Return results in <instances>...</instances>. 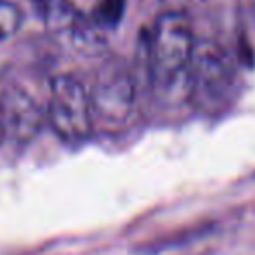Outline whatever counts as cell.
<instances>
[{
    "label": "cell",
    "mask_w": 255,
    "mask_h": 255,
    "mask_svg": "<svg viewBox=\"0 0 255 255\" xmlns=\"http://www.w3.org/2000/svg\"><path fill=\"white\" fill-rule=\"evenodd\" d=\"M196 40L189 17L181 10H168L154 19L148 35V68L156 87L184 92L189 98V68Z\"/></svg>",
    "instance_id": "cell-1"
},
{
    "label": "cell",
    "mask_w": 255,
    "mask_h": 255,
    "mask_svg": "<svg viewBox=\"0 0 255 255\" xmlns=\"http://www.w3.org/2000/svg\"><path fill=\"white\" fill-rule=\"evenodd\" d=\"M23 23L21 9L12 2L0 0V42L10 38Z\"/></svg>",
    "instance_id": "cell-6"
},
{
    "label": "cell",
    "mask_w": 255,
    "mask_h": 255,
    "mask_svg": "<svg viewBox=\"0 0 255 255\" xmlns=\"http://www.w3.org/2000/svg\"><path fill=\"white\" fill-rule=\"evenodd\" d=\"M236 84L238 71L231 56L214 42H196L189 68V99L215 110L233 98Z\"/></svg>",
    "instance_id": "cell-2"
},
{
    "label": "cell",
    "mask_w": 255,
    "mask_h": 255,
    "mask_svg": "<svg viewBox=\"0 0 255 255\" xmlns=\"http://www.w3.org/2000/svg\"><path fill=\"white\" fill-rule=\"evenodd\" d=\"M94 120L108 127H122L130 120L135 108V84L128 73H110L91 92Z\"/></svg>",
    "instance_id": "cell-4"
},
{
    "label": "cell",
    "mask_w": 255,
    "mask_h": 255,
    "mask_svg": "<svg viewBox=\"0 0 255 255\" xmlns=\"http://www.w3.org/2000/svg\"><path fill=\"white\" fill-rule=\"evenodd\" d=\"M5 137V134H3V128H2V125H0V141Z\"/></svg>",
    "instance_id": "cell-7"
},
{
    "label": "cell",
    "mask_w": 255,
    "mask_h": 255,
    "mask_svg": "<svg viewBox=\"0 0 255 255\" xmlns=\"http://www.w3.org/2000/svg\"><path fill=\"white\" fill-rule=\"evenodd\" d=\"M47 117L61 139L78 142L87 139L94 128L91 94L70 75H57L49 84Z\"/></svg>",
    "instance_id": "cell-3"
},
{
    "label": "cell",
    "mask_w": 255,
    "mask_h": 255,
    "mask_svg": "<svg viewBox=\"0 0 255 255\" xmlns=\"http://www.w3.org/2000/svg\"><path fill=\"white\" fill-rule=\"evenodd\" d=\"M44 111L38 103L19 87H10L0 94V125L3 134L17 142H26L40 132Z\"/></svg>",
    "instance_id": "cell-5"
}]
</instances>
